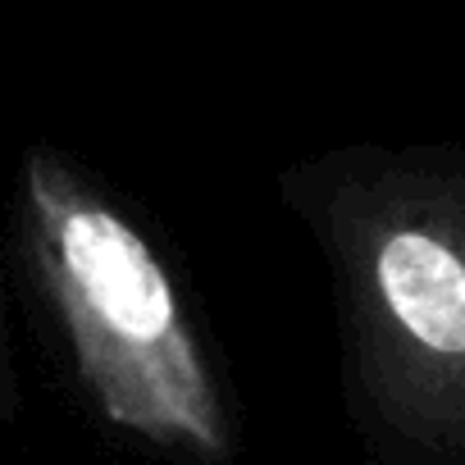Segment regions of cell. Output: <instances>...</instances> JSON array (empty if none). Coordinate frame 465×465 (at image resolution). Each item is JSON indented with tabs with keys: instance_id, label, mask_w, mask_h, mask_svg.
<instances>
[{
	"instance_id": "3",
	"label": "cell",
	"mask_w": 465,
	"mask_h": 465,
	"mask_svg": "<svg viewBox=\"0 0 465 465\" xmlns=\"http://www.w3.org/2000/svg\"><path fill=\"white\" fill-rule=\"evenodd\" d=\"M146 5H151V0H146Z\"/></svg>"
},
{
	"instance_id": "1",
	"label": "cell",
	"mask_w": 465,
	"mask_h": 465,
	"mask_svg": "<svg viewBox=\"0 0 465 465\" xmlns=\"http://www.w3.org/2000/svg\"><path fill=\"white\" fill-rule=\"evenodd\" d=\"M24 288L92 424L160 465H238L223 356L124 192L60 142H24L10 183Z\"/></svg>"
},
{
	"instance_id": "2",
	"label": "cell",
	"mask_w": 465,
	"mask_h": 465,
	"mask_svg": "<svg viewBox=\"0 0 465 465\" xmlns=\"http://www.w3.org/2000/svg\"><path fill=\"white\" fill-rule=\"evenodd\" d=\"M24 415V374H19V351H15V315H10V292L0 279V447L19 429Z\"/></svg>"
}]
</instances>
